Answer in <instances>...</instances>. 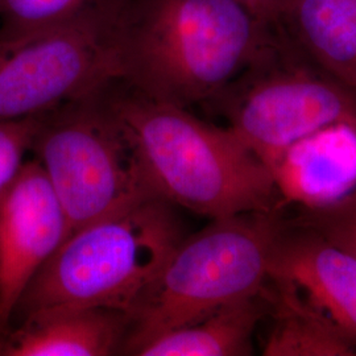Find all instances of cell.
<instances>
[{"instance_id":"cell-6","label":"cell","mask_w":356,"mask_h":356,"mask_svg":"<svg viewBox=\"0 0 356 356\" xmlns=\"http://www.w3.org/2000/svg\"><path fill=\"white\" fill-rule=\"evenodd\" d=\"M211 103L269 170L322 128L356 127V92L325 74L277 24L261 56Z\"/></svg>"},{"instance_id":"cell-18","label":"cell","mask_w":356,"mask_h":356,"mask_svg":"<svg viewBox=\"0 0 356 356\" xmlns=\"http://www.w3.org/2000/svg\"><path fill=\"white\" fill-rule=\"evenodd\" d=\"M244 7H247L256 17L261 22L275 26L279 22L281 11L286 0H238Z\"/></svg>"},{"instance_id":"cell-13","label":"cell","mask_w":356,"mask_h":356,"mask_svg":"<svg viewBox=\"0 0 356 356\" xmlns=\"http://www.w3.org/2000/svg\"><path fill=\"white\" fill-rule=\"evenodd\" d=\"M268 309L269 302L263 289L259 294L222 306L204 318L153 337L132 355H251L254 330Z\"/></svg>"},{"instance_id":"cell-7","label":"cell","mask_w":356,"mask_h":356,"mask_svg":"<svg viewBox=\"0 0 356 356\" xmlns=\"http://www.w3.org/2000/svg\"><path fill=\"white\" fill-rule=\"evenodd\" d=\"M131 0H115L32 38L0 45V122L48 114L122 79Z\"/></svg>"},{"instance_id":"cell-16","label":"cell","mask_w":356,"mask_h":356,"mask_svg":"<svg viewBox=\"0 0 356 356\" xmlns=\"http://www.w3.org/2000/svg\"><path fill=\"white\" fill-rule=\"evenodd\" d=\"M298 226L314 229L356 257V189L335 204L305 209Z\"/></svg>"},{"instance_id":"cell-14","label":"cell","mask_w":356,"mask_h":356,"mask_svg":"<svg viewBox=\"0 0 356 356\" xmlns=\"http://www.w3.org/2000/svg\"><path fill=\"white\" fill-rule=\"evenodd\" d=\"M264 286L273 326L263 347L267 356H355L353 343L329 317L310 305L292 284L268 279Z\"/></svg>"},{"instance_id":"cell-3","label":"cell","mask_w":356,"mask_h":356,"mask_svg":"<svg viewBox=\"0 0 356 356\" xmlns=\"http://www.w3.org/2000/svg\"><path fill=\"white\" fill-rule=\"evenodd\" d=\"M185 236L177 207L157 195L90 222L40 268L10 326L33 313L64 307L102 306L132 316Z\"/></svg>"},{"instance_id":"cell-4","label":"cell","mask_w":356,"mask_h":356,"mask_svg":"<svg viewBox=\"0 0 356 356\" xmlns=\"http://www.w3.org/2000/svg\"><path fill=\"white\" fill-rule=\"evenodd\" d=\"M280 209L211 219L177 250L132 313L123 354L153 337L259 294L285 229Z\"/></svg>"},{"instance_id":"cell-1","label":"cell","mask_w":356,"mask_h":356,"mask_svg":"<svg viewBox=\"0 0 356 356\" xmlns=\"http://www.w3.org/2000/svg\"><path fill=\"white\" fill-rule=\"evenodd\" d=\"M275 26L238 0H131L122 82L161 102H211L267 48Z\"/></svg>"},{"instance_id":"cell-17","label":"cell","mask_w":356,"mask_h":356,"mask_svg":"<svg viewBox=\"0 0 356 356\" xmlns=\"http://www.w3.org/2000/svg\"><path fill=\"white\" fill-rule=\"evenodd\" d=\"M41 120L42 115L0 122V194L26 163V154L32 151Z\"/></svg>"},{"instance_id":"cell-15","label":"cell","mask_w":356,"mask_h":356,"mask_svg":"<svg viewBox=\"0 0 356 356\" xmlns=\"http://www.w3.org/2000/svg\"><path fill=\"white\" fill-rule=\"evenodd\" d=\"M110 1L115 0H0V45L36 36Z\"/></svg>"},{"instance_id":"cell-10","label":"cell","mask_w":356,"mask_h":356,"mask_svg":"<svg viewBox=\"0 0 356 356\" xmlns=\"http://www.w3.org/2000/svg\"><path fill=\"white\" fill-rule=\"evenodd\" d=\"M131 323L127 312L102 306L38 312L0 334V356L123 354Z\"/></svg>"},{"instance_id":"cell-9","label":"cell","mask_w":356,"mask_h":356,"mask_svg":"<svg viewBox=\"0 0 356 356\" xmlns=\"http://www.w3.org/2000/svg\"><path fill=\"white\" fill-rule=\"evenodd\" d=\"M298 226V225H297ZM268 279L284 280L305 293L306 301L356 344V257L314 229L281 232Z\"/></svg>"},{"instance_id":"cell-8","label":"cell","mask_w":356,"mask_h":356,"mask_svg":"<svg viewBox=\"0 0 356 356\" xmlns=\"http://www.w3.org/2000/svg\"><path fill=\"white\" fill-rule=\"evenodd\" d=\"M66 239L64 209L44 168L26 161L0 194V334L28 284Z\"/></svg>"},{"instance_id":"cell-5","label":"cell","mask_w":356,"mask_h":356,"mask_svg":"<svg viewBox=\"0 0 356 356\" xmlns=\"http://www.w3.org/2000/svg\"><path fill=\"white\" fill-rule=\"evenodd\" d=\"M113 83L42 115L33 141L32 151L64 209L66 239L124 204L154 195L113 107Z\"/></svg>"},{"instance_id":"cell-12","label":"cell","mask_w":356,"mask_h":356,"mask_svg":"<svg viewBox=\"0 0 356 356\" xmlns=\"http://www.w3.org/2000/svg\"><path fill=\"white\" fill-rule=\"evenodd\" d=\"M277 26L325 74L356 92V0H286Z\"/></svg>"},{"instance_id":"cell-2","label":"cell","mask_w":356,"mask_h":356,"mask_svg":"<svg viewBox=\"0 0 356 356\" xmlns=\"http://www.w3.org/2000/svg\"><path fill=\"white\" fill-rule=\"evenodd\" d=\"M122 88L113 83L111 103L154 195L210 219L280 209L270 170L231 128Z\"/></svg>"},{"instance_id":"cell-11","label":"cell","mask_w":356,"mask_h":356,"mask_svg":"<svg viewBox=\"0 0 356 356\" xmlns=\"http://www.w3.org/2000/svg\"><path fill=\"white\" fill-rule=\"evenodd\" d=\"M281 198L304 209L341 201L356 189V127L338 123L291 145L270 166Z\"/></svg>"}]
</instances>
